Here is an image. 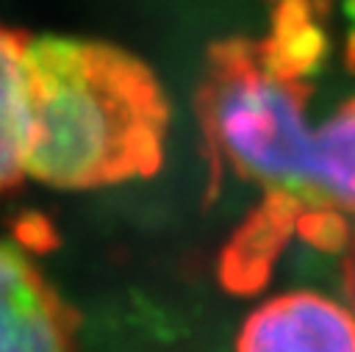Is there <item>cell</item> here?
I'll return each instance as SVG.
<instances>
[{
	"mask_svg": "<svg viewBox=\"0 0 355 352\" xmlns=\"http://www.w3.org/2000/svg\"><path fill=\"white\" fill-rule=\"evenodd\" d=\"M28 177L86 191L158 169L169 125L164 89L133 53L94 39H31Z\"/></svg>",
	"mask_w": 355,
	"mask_h": 352,
	"instance_id": "6da1fadb",
	"label": "cell"
},
{
	"mask_svg": "<svg viewBox=\"0 0 355 352\" xmlns=\"http://www.w3.org/2000/svg\"><path fill=\"white\" fill-rule=\"evenodd\" d=\"M205 141L236 177L300 202L313 125L308 89L275 44L227 42L208 58L200 89Z\"/></svg>",
	"mask_w": 355,
	"mask_h": 352,
	"instance_id": "7a4b0ae2",
	"label": "cell"
},
{
	"mask_svg": "<svg viewBox=\"0 0 355 352\" xmlns=\"http://www.w3.org/2000/svg\"><path fill=\"white\" fill-rule=\"evenodd\" d=\"M78 319L25 249L0 241V352H75Z\"/></svg>",
	"mask_w": 355,
	"mask_h": 352,
	"instance_id": "3957f363",
	"label": "cell"
},
{
	"mask_svg": "<svg viewBox=\"0 0 355 352\" xmlns=\"http://www.w3.org/2000/svg\"><path fill=\"white\" fill-rule=\"evenodd\" d=\"M236 352H355V313L319 291H286L244 319Z\"/></svg>",
	"mask_w": 355,
	"mask_h": 352,
	"instance_id": "277c9868",
	"label": "cell"
},
{
	"mask_svg": "<svg viewBox=\"0 0 355 352\" xmlns=\"http://www.w3.org/2000/svg\"><path fill=\"white\" fill-rule=\"evenodd\" d=\"M300 202L355 216V100L313 125Z\"/></svg>",
	"mask_w": 355,
	"mask_h": 352,
	"instance_id": "5b68a950",
	"label": "cell"
},
{
	"mask_svg": "<svg viewBox=\"0 0 355 352\" xmlns=\"http://www.w3.org/2000/svg\"><path fill=\"white\" fill-rule=\"evenodd\" d=\"M28 47L17 30L0 25V194L28 177L31 139V67Z\"/></svg>",
	"mask_w": 355,
	"mask_h": 352,
	"instance_id": "8992f818",
	"label": "cell"
},
{
	"mask_svg": "<svg viewBox=\"0 0 355 352\" xmlns=\"http://www.w3.org/2000/svg\"><path fill=\"white\" fill-rule=\"evenodd\" d=\"M344 288H347L349 308H352V313H355V238H352L349 252H347V261H344Z\"/></svg>",
	"mask_w": 355,
	"mask_h": 352,
	"instance_id": "52a82bcc",
	"label": "cell"
}]
</instances>
